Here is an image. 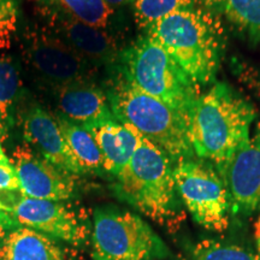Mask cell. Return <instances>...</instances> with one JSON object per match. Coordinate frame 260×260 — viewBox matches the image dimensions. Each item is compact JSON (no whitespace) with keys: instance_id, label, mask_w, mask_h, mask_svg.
I'll list each match as a JSON object with an SVG mask.
<instances>
[{"instance_id":"obj_4","label":"cell","mask_w":260,"mask_h":260,"mask_svg":"<svg viewBox=\"0 0 260 260\" xmlns=\"http://www.w3.org/2000/svg\"><path fill=\"white\" fill-rule=\"evenodd\" d=\"M116 180L117 194L140 212L159 223L175 218L178 205L172 160L144 136Z\"/></svg>"},{"instance_id":"obj_26","label":"cell","mask_w":260,"mask_h":260,"mask_svg":"<svg viewBox=\"0 0 260 260\" xmlns=\"http://www.w3.org/2000/svg\"><path fill=\"white\" fill-rule=\"evenodd\" d=\"M203 2L205 5L209 6V8H211V9L220 10L222 8L224 9L226 0H203Z\"/></svg>"},{"instance_id":"obj_21","label":"cell","mask_w":260,"mask_h":260,"mask_svg":"<svg viewBox=\"0 0 260 260\" xmlns=\"http://www.w3.org/2000/svg\"><path fill=\"white\" fill-rule=\"evenodd\" d=\"M190 8L194 0H134V17L139 27L147 30L165 16Z\"/></svg>"},{"instance_id":"obj_9","label":"cell","mask_w":260,"mask_h":260,"mask_svg":"<svg viewBox=\"0 0 260 260\" xmlns=\"http://www.w3.org/2000/svg\"><path fill=\"white\" fill-rule=\"evenodd\" d=\"M27 54L38 76L53 89L87 80L88 60L59 37L38 35L29 45Z\"/></svg>"},{"instance_id":"obj_25","label":"cell","mask_w":260,"mask_h":260,"mask_svg":"<svg viewBox=\"0 0 260 260\" xmlns=\"http://www.w3.org/2000/svg\"><path fill=\"white\" fill-rule=\"evenodd\" d=\"M18 226V222L15 219V217L11 213L0 210V243L8 236V234L11 230H14Z\"/></svg>"},{"instance_id":"obj_8","label":"cell","mask_w":260,"mask_h":260,"mask_svg":"<svg viewBox=\"0 0 260 260\" xmlns=\"http://www.w3.org/2000/svg\"><path fill=\"white\" fill-rule=\"evenodd\" d=\"M11 164L27 197L59 203L74 197L75 175L35 153L30 146H18L12 154Z\"/></svg>"},{"instance_id":"obj_12","label":"cell","mask_w":260,"mask_h":260,"mask_svg":"<svg viewBox=\"0 0 260 260\" xmlns=\"http://www.w3.org/2000/svg\"><path fill=\"white\" fill-rule=\"evenodd\" d=\"M23 135L25 141L37 149L41 157L57 168L75 176L83 175L68 147L56 115H52L40 105H32L25 113Z\"/></svg>"},{"instance_id":"obj_20","label":"cell","mask_w":260,"mask_h":260,"mask_svg":"<svg viewBox=\"0 0 260 260\" xmlns=\"http://www.w3.org/2000/svg\"><path fill=\"white\" fill-rule=\"evenodd\" d=\"M224 11L252 41L260 40V0H226Z\"/></svg>"},{"instance_id":"obj_2","label":"cell","mask_w":260,"mask_h":260,"mask_svg":"<svg viewBox=\"0 0 260 260\" xmlns=\"http://www.w3.org/2000/svg\"><path fill=\"white\" fill-rule=\"evenodd\" d=\"M146 31L197 86L214 79L219 65V41L213 22L203 11L194 8L175 11Z\"/></svg>"},{"instance_id":"obj_3","label":"cell","mask_w":260,"mask_h":260,"mask_svg":"<svg viewBox=\"0 0 260 260\" xmlns=\"http://www.w3.org/2000/svg\"><path fill=\"white\" fill-rule=\"evenodd\" d=\"M113 115L167 153L172 161L193 155L184 117L148 95L128 80L118 79L106 94Z\"/></svg>"},{"instance_id":"obj_24","label":"cell","mask_w":260,"mask_h":260,"mask_svg":"<svg viewBox=\"0 0 260 260\" xmlns=\"http://www.w3.org/2000/svg\"><path fill=\"white\" fill-rule=\"evenodd\" d=\"M5 190H22V188L14 167L0 164V191Z\"/></svg>"},{"instance_id":"obj_10","label":"cell","mask_w":260,"mask_h":260,"mask_svg":"<svg viewBox=\"0 0 260 260\" xmlns=\"http://www.w3.org/2000/svg\"><path fill=\"white\" fill-rule=\"evenodd\" d=\"M11 214L19 225L74 245L83 242L87 236L86 228L76 212L59 201L23 195L11 210Z\"/></svg>"},{"instance_id":"obj_15","label":"cell","mask_w":260,"mask_h":260,"mask_svg":"<svg viewBox=\"0 0 260 260\" xmlns=\"http://www.w3.org/2000/svg\"><path fill=\"white\" fill-rule=\"evenodd\" d=\"M59 38L88 61L112 60L117 56L116 41L102 28L60 17Z\"/></svg>"},{"instance_id":"obj_1","label":"cell","mask_w":260,"mask_h":260,"mask_svg":"<svg viewBox=\"0 0 260 260\" xmlns=\"http://www.w3.org/2000/svg\"><path fill=\"white\" fill-rule=\"evenodd\" d=\"M255 110L225 83L199 94L186 117L191 149L224 180L230 160L251 136Z\"/></svg>"},{"instance_id":"obj_23","label":"cell","mask_w":260,"mask_h":260,"mask_svg":"<svg viewBox=\"0 0 260 260\" xmlns=\"http://www.w3.org/2000/svg\"><path fill=\"white\" fill-rule=\"evenodd\" d=\"M16 0H0V48H9L17 29Z\"/></svg>"},{"instance_id":"obj_11","label":"cell","mask_w":260,"mask_h":260,"mask_svg":"<svg viewBox=\"0 0 260 260\" xmlns=\"http://www.w3.org/2000/svg\"><path fill=\"white\" fill-rule=\"evenodd\" d=\"M224 182L237 210L253 212L260 205V123L234 154Z\"/></svg>"},{"instance_id":"obj_17","label":"cell","mask_w":260,"mask_h":260,"mask_svg":"<svg viewBox=\"0 0 260 260\" xmlns=\"http://www.w3.org/2000/svg\"><path fill=\"white\" fill-rule=\"evenodd\" d=\"M56 118L68 147L83 174H88V172L98 174V172L104 171L103 155L100 153V149L93 135L88 130L68 121L58 113Z\"/></svg>"},{"instance_id":"obj_29","label":"cell","mask_w":260,"mask_h":260,"mask_svg":"<svg viewBox=\"0 0 260 260\" xmlns=\"http://www.w3.org/2000/svg\"><path fill=\"white\" fill-rule=\"evenodd\" d=\"M255 237L256 239H260V216L255 223Z\"/></svg>"},{"instance_id":"obj_6","label":"cell","mask_w":260,"mask_h":260,"mask_svg":"<svg viewBox=\"0 0 260 260\" xmlns=\"http://www.w3.org/2000/svg\"><path fill=\"white\" fill-rule=\"evenodd\" d=\"M92 248L94 260H151L164 252L160 239L141 217L117 209L95 211Z\"/></svg>"},{"instance_id":"obj_19","label":"cell","mask_w":260,"mask_h":260,"mask_svg":"<svg viewBox=\"0 0 260 260\" xmlns=\"http://www.w3.org/2000/svg\"><path fill=\"white\" fill-rule=\"evenodd\" d=\"M19 74L10 58L0 57V133L6 135L12 123V110L18 96Z\"/></svg>"},{"instance_id":"obj_18","label":"cell","mask_w":260,"mask_h":260,"mask_svg":"<svg viewBox=\"0 0 260 260\" xmlns=\"http://www.w3.org/2000/svg\"><path fill=\"white\" fill-rule=\"evenodd\" d=\"M61 17L74 19L92 27L105 29L113 10L106 0H40Z\"/></svg>"},{"instance_id":"obj_27","label":"cell","mask_w":260,"mask_h":260,"mask_svg":"<svg viewBox=\"0 0 260 260\" xmlns=\"http://www.w3.org/2000/svg\"><path fill=\"white\" fill-rule=\"evenodd\" d=\"M132 2H134V0H106V3L109 4V6L112 10L116 8H121V6L129 4V3H132Z\"/></svg>"},{"instance_id":"obj_13","label":"cell","mask_w":260,"mask_h":260,"mask_svg":"<svg viewBox=\"0 0 260 260\" xmlns=\"http://www.w3.org/2000/svg\"><path fill=\"white\" fill-rule=\"evenodd\" d=\"M54 93L58 115L84 129L118 121L110 107L106 94L87 80L58 87Z\"/></svg>"},{"instance_id":"obj_5","label":"cell","mask_w":260,"mask_h":260,"mask_svg":"<svg viewBox=\"0 0 260 260\" xmlns=\"http://www.w3.org/2000/svg\"><path fill=\"white\" fill-rule=\"evenodd\" d=\"M124 79L167 104L186 119L199 93L198 86L157 41L146 35L122 54Z\"/></svg>"},{"instance_id":"obj_30","label":"cell","mask_w":260,"mask_h":260,"mask_svg":"<svg viewBox=\"0 0 260 260\" xmlns=\"http://www.w3.org/2000/svg\"><path fill=\"white\" fill-rule=\"evenodd\" d=\"M256 243H258V251H259V254H260V239H256Z\"/></svg>"},{"instance_id":"obj_22","label":"cell","mask_w":260,"mask_h":260,"mask_svg":"<svg viewBox=\"0 0 260 260\" xmlns=\"http://www.w3.org/2000/svg\"><path fill=\"white\" fill-rule=\"evenodd\" d=\"M195 260H260L254 254L237 246L223 245L213 241H201L194 247Z\"/></svg>"},{"instance_id":"obj_16","label":"cell","mask_w":260,"mask_h":260,"mask_svg":"<svg viewBox=\"0 0 260 260\" xmlns=\"http://www.w3.org/2000/svg\"><path fill=\"white\" fill-rule=\"evenodd\" d=\"M0 260H65L50 236L19 225L0 243Z\"/></svg>"},{"instance_id":"obj_7","label":"cell","mask_w":260,"mask_h":260,"mask_svg":"<svg viewBox=\"0 0 260 260\" xmlns=\"http://www.w3.org/2000/svg\"><path fill=\"white\" fill-rule=\"evenodd\" d=\"M177 193L195 222L213 232L229 224V191L222 176L207 162L183 159L174 168Z\"/></svg>"},{"instance_id":"obj_28","label":"cell","mask_w":260,"mask_h":260,"mask_svg":"<svg viewBox=\"0 0 260 260\" xmlns=\"http://www.w3.org/2000/svg\"><path fill=\"white\" fill-rule=\"evenodd\" d=\"M0 164H2V165H12L11 164V160H10L8 155L5 154L4 149H3L2 139H0Z\"/></svg>"},{"instance_id":"obj_14","label":"cell","mask_w":260,"mask_h":260,"mask_svg":"<svg viewBox=\"0 0 260 260\" xmlns=\"http://www.w3.org/2000/svg\"><path fill=\"white\" fill-rule=\"evenodd\" d=\"M87 130L93 135L103 155L104 171L115 177L128 164L142 139L134 126L119 121L106 122Z\"/></svg>"}]
</instances>
